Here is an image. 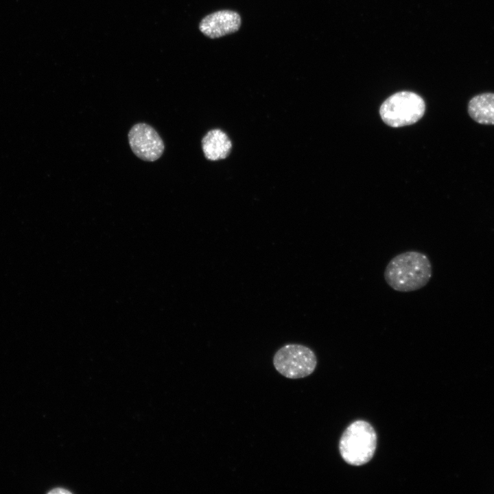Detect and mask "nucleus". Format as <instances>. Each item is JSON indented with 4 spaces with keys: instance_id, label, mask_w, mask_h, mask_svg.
Returning a JSON list of instances; mask_svg holds the SVG:
<instances>
[{
    "instance_id": "5",
    "label": "nucleus",
    "mask_w": 494,
    "mask_h": 494,
    "mask_svg": "<svg viewBox=\"0 0 494 494\" xmlns=\"http://www.w3.org/2000/svg\"><path fill=\"white\" fill-rule=\"evenodd\" d=\"M128 142L133 153L145 161H155L163 154V139L151 126L145 123L134 124L129 130Z\"/></svg>"
},
{
    "instance_id": "7",
    "label": "nucleus",
    "mask_w": 494,
    "mask_h": 494,
    "mask_svg": "<svg viewBox=\"0 0 494 494\" xmlns=\"http://www.w3.org/2000/svg\"><path fill=\"white\" fill-rule=\"evenodd\" d=\"M232 143L220 129L209 130L202 138V148L204 156L210 161L226 158L231 153Z\"/></svg>"
},
{
    "instance_id": "3",
    "label": "nucleus",
    "mask_w": 494,
    "mask_h": 494,
    "mask_svg": "<svg viewBox=\"0 0 494 494\" xmlns=\"http://www.w3.org/2000/svg\"><path fill=\"white\" fill-rule=\"evenodd\" d=\"M425 104L419 95L401 91L393 94L381 104L379 113L383 121L391 127L416 123L424 115Z\"/></svg>"
},
{
    "instance_id": "9",
    "label": "nucleus",
    "mask_w": 494,
    "mask_h": 494,
    "mask_svg": "<svg viewBox=\"0 0 494 494\" xmlns=\"http://www.w3.org/2000/svg\"><path fill=\"white\" fill-rule=\"evenodd\" d=\"M49 493H51V494H56V493H57V494H58V493L68 494V493H71V492L69 491H67V490H65V489H53V490H51V491H49Z\"/></svg>"
},
{
    "instance_id": "2",
    "label": "nucleus",
    "mask_w": 494,
    "mask_h": 494,
    "mask_svg": "<svg viewBox=\"0 0 494 494\" xmlns=\"http://www.w3.org/2000/svg\"><path fill=\"white\" fill-rule=\"evenodd\" d=\"M377 440L375 430L369 423L363 420L355 421L346 428L340 438V455L349 464H365L374 456Z\"/></svg>"
},
{
    "instance_id": "1",
    "label": "nucleus",
    "mask_w": 494,
    "mask_h": 494,
    "mask_svg": "<svg viewBox=\"0 0 494 494\" xmlns=\"http://www.w3.org/2000/svg\"><path fill=\"white\" fill-rule=\"evenodd\" d=\"M432 267L427 256L410 250L394 257L384 270V279L394 290L408 292L423 287L430 281Z\"/></svg>"
},
{
    "instance_id": "8",
    "label": "nucleus",
    "mask_w": 494,
    "mask_h": 494,
    "mask_svg": "<svg viewBox=\"0 0 494 494\" xmlns=\"http://www.w3.org/2000/svg\"><path fill=\"white\" fill-rule=\"evenodd\" d=\"M470 117L480 124L494 125V93L474 96L468 104Z\"/></svg>"
},
{
    "instance_id": "6",
    "label": "nucleus",
    "mask_w": 494,
    "mask_h": 494,
    "mask_svg": "<svg viewBox=\"0 0 494 494\" xmlns=\"http://www.w3.org/2000/svg\"><path fill=\"white\" fill-rule=\"evenodd\" d=\"M241 22L239 13L224 10L204 17L199 24V29L204 35L211 38H217L237 32L241 26Z\"/></svg>"
},
{
    "instance_id": "4",
    "label": "nucleus",
    "mask_w": 494,
    "mask_h": 494,
    "mask_svg": "<svg viewBox=\"0 0 494 494\" xmlns=\"http://www.w3.org/2000/svg\"><path fill=\"white\" fill-rule=\"evenodd\" d=\"M275 369L290 379L303 378L311 375L317 365L314 352L309 347L290 344L280 348L273 357Z\"/></svg>"
}]
</instances>
